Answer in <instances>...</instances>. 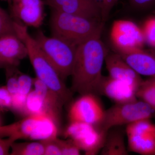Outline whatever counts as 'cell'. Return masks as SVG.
Returning a JSON list of instances; mask_svg holds the SVG:
<instances>
[{
    "instance_id": "obj_28",
    "label": "cell",
    "mask_w": 155,
    "mask_h": 155,
    "mask_svg": "<svg viewBox=\"0 0 155 155\" xmlns=\"http://www.w3.org/2000/svg\"><path fill=\"white\" fill-rule=\"evenodd\" d=\"M12 99V94L9 92L7 87H1L0 88V107L1 110L11 109Z\"/></svg>"
},
{
    "instance_id": "obj_1",
    "label": "cell",
    "mask_w": 155,
    "mask_h": 155,
    "mask_svg": "<svg viewBox=\"0 0 155 155\" xmlns=\"http://www.w3.org/2000/svg\"><path fill=\"white\" fill-rule=\"evenodd\" d=\"M101 35L92 37L78 46L71 75L72 92L81 95L89 93L97 94L103 77V64L108 54Z\"/></svg>"
},
{
    "instance_id": "obj_2",
    "label": "cell",
    "mask_w": 155,
    "mask_h": 155,
    "mask_svg": "<svg viewBox=\"0 0 155 155\" xmlns=\"http://www.w3.org/2000/svg\"><path fill=\"white\" fill-rule=\"evenodd\" d=\"M14 26L16 34L27 47L28 57L36 77L58 97L63 104L69 102L73 92L67 88L64 80L42 51L35 39L29 34L27 26L18 21H14Z\"/></svg>"
},
{
    "instance_id": "obj_26",
    "label": "cell",
    "mask_w": 155,
    "mask_h": 155,
    "mask_svg": "<svg viewBox=\"0 0 155 155\" xmlns=\"http://www.w3.org/2000/svg\"><path fill=\"white\" fill-rule=\"evenodd\" d=\"M40 141L44 146V155H62L61 147L58 142V137Z\"/></svg>"
},
{
    "instance_id": "obj_10",
    "label": "cell",
    "mask_w": 155,
    "mask_h": 155,
    "mask_svg": "<svg viewBox=\"0 0 155 155\" xmlns=\"http://www.w3.org/2000/svg\"><path fill=\"white\" fill-rule=\"evenodd\" d=\"M12 15L25 25L39 27L44 19L41 0H10Z\"/></svg>"
},
{
    "instance_id": "obj_13",
    "label": "cell",
    "mask_w": 155,
    "mask_h": 155,
    "mask_svg": "<svg viewBox=\"0 0 155 155\" xmlns=\"http://www.w3.org/2000/svg\"><path fill=\"white\" fill-rule=\"evenodd\" d=\"M104 96L116 104H125L137 100V90L127 83L103 76L97 95Z\"/></svg>"
},
{
    "instance_id": "obj_15",
    "label": "cell",
    "mask_w": 155,
    "mask_h": 155,
    "mask_svg": "<svg viewBox=\"0 0 155 155\" xmlns=\"http://www.w3.org/2000/svg\"><path fill=\"white\" fill-rule=\"evenodd\" d=\"M119 54L139 75L155 77V49L141 48Z\"/></svg>"
},
{
    "instance_id": "obj_29",
    "label": "cell",
    "mask_w": 155,
    "mask_h": 155,
    "mask_svg": "<svg viewBox=\"0 0 155 155\" xmlns=\"http://www.w3.org/2000/svg\"><path fill=\"white\" fill-rule=\"evenodd\" d=\"M97 4L101 11L103 20L105 22L111 10L119 0H94Z\"/></svg>"
},
{
    "instance_id": "obj_20",
    "label": "cell",
    "mask_w": 155,
    "mask_h": 155,
    "mask_svg": "<svg viewBox=\"0 0 155 155\" xmlns=\"http://www.w3.org/2000/svg\"><path fill=\"white\" fill-rule=\"evenodd\" d=\"M137 96L149 105L155 112V77L143 80L137 89Z\"/></svg>"
},
{
    "instance_id": "obj_4",
    "label": "cell",
    "mask_w": 155,
    "mask_h": 155,
    "mask_svg": "<svg viewBox=\"0 0 155 155\" xmlns=\"http://www.w3.org/2000/svg\"><path fill=\"white\" fill-rule=\"evenodd\" d=\"M58 124L48 114L26 116L24 119L8 125L0 127L1 138L11 137L14 140H49L57 138Z\"/></svg>"
},
{
    "instance_id": "obj_30",
    "label": "cell",
    "mask_w": 155,
    "mask_h": 155,
    "mask_svg": "<svg viewBox=\"0 0 155 155\" xmlns=\"http://www.w3.org/2000/svg\"><path fill=\"white\" fill-rule=\"evenodd\" d=\"M15 140L11 137L2 138L0 140V155H9V150Z\"/></svg>"
},
{
    "instance_id": "obj_31",
    "label": "cell",
    "mask_w": 155,
    "mask_h": 155,
    "mask_svg": "<svg viewBox=\"0 0 155 155\" xmlns=\"http://www.w3.org/2000/svg\"><path fill=\"white\" fill-rule=\"evenodd\" d=\"M130 5L138 8H147L154 4L155 0H129Z\"/></svg>"
},
{
    "instance_id": "obj_7",
    "label": "cell",
    "mask_w": 155,
    "mask_h": 155,
    "mask_svg": "<svg viewBox=\"0 0 155 155\" xmlns=\"http://www.w3.org/2000/svg\"><path fill=\"white\" fill-rule=\"evenodd\" d=\"M107 132L99 126L81 122H70L64 132L85 154H97L101 150Z\"/></svg>"
},
{
    "instance_id": "obj_3",
    "label": "cell",
    "mask_w": 155,
    "mask_h": 155,
    "mask_svg": "<svg viewBox=\"0 0 155 155\" xmlns=\"http://www.w3.org/2000/svg\"><path fill=\"white\" fill-rule=\"evenodd\" d=\"M104 22L53 9L51 25L53 36L78 46L92 37L101 35Z\"/></svg>"
},
{
    "instance_id": "obj_12",
    "label": "cell",
    "mask_w": 155,
    "mask_h": 155,
    "mask_svg": "<svg viewBox=\"0 0 155 155\" xmlns=\"http://www.w3.org/2000/svg\"><path fill=\"white\" fill-rule=\"evenodd\" d=\"M53 9L104 22L101 9L94 0H46Z\"/></svg>"
},
{
    "instance_id": "obj_23",
    "label": "cell",
    "mask_w": 155,
    "mask_h": 155,
    "mask_svg": "<svg viewBox=\"0 0 155 155\" xmlns=\"http://www.w3.org/2000/svg\"><path fill=\"white\" fill-rule=\"evenodd\" d=\"M6 69L7 78L6 86L9 92L13 95L19 91L18 78L19 72L17 71L16 67H10Z\"/></svg>"
},
{
    "instance_id": "obj_14",
    "label": "cell",
    "mask_w": 155,
    "mask_h": 155,
    "mask_svg": "<svg viewBox=\"0 0 155 155\" xmlns=\"http://www.w3.org/2000/svg\"><path fill=\"white\" fill-rule=\"evenodd\" d=\"M105 62L109 72V76L130 84L137 91L143 80L140 75L131 68L122 56L118 53H108Z\"/></svg>"
},
{
    "instance_id": "obj_18",
    "label": "cell",
    "mask_w": 155,
    "mask_h": 155,
    "mask_svg": "<svg viewBox=\"0 0 155 155\" xmlns=\"http://www.w3.org/2000/svg\"><path fill=\"white\" fill-rule=\"evenodd\" d=\"M44 114L50 116L44 100L34 90L31 91L27 95L24 114L28 116Z\"/></svg>"
},
{
    "instance_id": "obj_24",
    "label": "cell",
    "mask_w": 155,
    "mask_h": 155,
    "mask_svg": "<svg viewBox=\"0 0 155 155\" xmlns=\"http://www.w3.org/2000/svg\"><path fill=\"white\" fill-rule=\"evenodd\" d=\"M62 155H78L80 154V149L71 139L67 140L58 138Z\"/></svg>"
},
{
    "instance_id": "obj_22",
    "label": "cell",
    "mask_w": 155,
    "mask_h": 155,
    "mask_svg": "<svg viewBox=\"0 0 155 155\" xmlns=\"http://www.w3.org/2000/svg\"><path fill=\"white\" fill-rule=\"evenodd\" d=\"M9 34H16L14 21L2 8H0V36Z\"/></svg>"
},
{
    "instance_id": "obj_5",
    "label": "cell",
    "mask_w": 155,
    "mask_h": 155,
    "mask_svg": "<svg viewBox=\"0 0 155 155\" xmlns=\"http://www.w3.org/2000/svg\"><path fill=\"white\" fill-rule=\"evenodd\" d=\"M35 40L63 80L72 74L78 46L57 37H48L38 31Z\"/></svg>"
},
{
    "instance_id": "obj_11",
    "label": "cell",
    "mask_w": 155,
    "mask_h": 155,
    "mask_svg": "<svg viewBox=\"0 0 155 155\" xmlns=\"http://www.w3.org/2000/svg\"><path fill=\"white\" fill-rule=\"evenodd\" d=\"M28 56L25 44L16 34L0 38V65L5 68L16 67L20 61Z\"/></svg>"
},
{
    "instance_id": "obj_8",
    "label": "cell",
    "mask_w": 155,
    "mask_h": 155,
    "mask_svg": "<svg viewBox=\"0 0 155 155\" xmlns=\"http://www.w3.org/2000/svg\"><path fill=\"white\" fill-rule=\"evenodd\" d=\"M110 38L119 54H127L143 48L145 43L141 28L127 20L120 19L113 23Z\"/></svg>"
},
{
    "instance_id": "obj_27",
    "label": "cell",
    "mask_w": 155,
    "mask_h": 155,
    "mask_svg": "<svg viewBox=\"0 0 155 155\" xmlns=\"http://www.w3.org/2000/svg\"><path fill=\"white\" fill-rule=\"evenodd\" d=\"M12 106L11 109L19 113L24 114L25 103L27 95L18 91L12 95Z\"/></svg>"
},
{
    "instance_id": "obj_16",
    "label": "cell",
    "mask_w": 155,
    "mask_h": 155,
    "mask_svg": "<svg viewBox=\"0 0 155 155\" xmlns=\"http://www.w3.org/2000/svg\"><path fill=\"white\" fill-rule=\"evenodd\" d=\"M127 136L130 151L140 155H155V129L148 133Z\"/></svg>"
},
{
    "instance_id": "obj_21",
    "label": "cell",
    "mask_w": 155,
    "mask_h": 155,
    "mask_svg": "<svg viewBox=\"0 0 155 155\" xmlns=\"http://www.w3.org/2000/svg\"><path fill=\"white\" fill-rule=\"evenodd\" d=\"M141 28L146 43L155 49V17L147 19Z\"/></svg>"
},
{
    "instance_id": "obj_25",
    "label": "cell",
    "mask_w": 155,
    "mask_h": 155,
    "mask_svg": "<svg viewBox=\"0 0 155 155\" xmlns=\"http://www.w3.org/2000/svg\"><path fill=\"white\" fill-rule=\"evenodd\" d=\"M19 92L23 94L28 95L31 91L33 85V78L26 74L19 72L18 75Z\"/></svg>"
},
{
    "instance_id": "obj_19",
    "label": "cell",
    "mask_w": 155,
    "mask_h": 155,
    "mask_svg": "<svg viewBox=\"0 0 155 155\" xmlns=\"http://www.w3.org/2000/svg\"><path fill=\"white\" fill-rule=\"evenodd\" d=\"M11 155H44L45 148L41 141L14 142L11 146Z\"/></svg>"
},
{
    "instance_id": "obj_9",
    "label": "cell",
    "mask_w": 155,
    "mask_h": 155,
    "mask_svg": "<svg viewBox=\"0 0 155 155\" xmlns=\"http://www.w3.org/2000/svg\"><path fill=\"white\" fill-rule=\"evenodd\" d=\"M105 110L97 94L81 95L69 108L68 117L70 122H81L99 126Z\"/></svg>"
},
{
    "instance_id": "obj_17",
    "label": "cell",
    "mask_w": 155,
    "mask_h": 155,
    "mask_svg": "<svg viewBox=\"0 0 155 155\" xmlns=\"http://www.w3.org/2000/svg\"><path fill=\"white\" fill-rule=\"evenodd\" d=\"M101 153L103 155L128 154L122 130L112 128L108 131Z\"/></svg>"
},
{
    "instance_id": "obj_6",
    "label": "cell",
    "mask_w": 155,
    "mask_h": 155,
    "mask_svg": "<svg viewBox=\"0 0 155 155\" xmlns=\"http://www.w3.org/2000/svg\"><path fill=\"white\" fill-rule=\"evenodd\" d=\"M154 112L149 105L140 100L125 104H115L105 110L104 119L99 126L107 133L114 127L128 125L143 119H150Z\"/></svg>"
}]
</instances>
